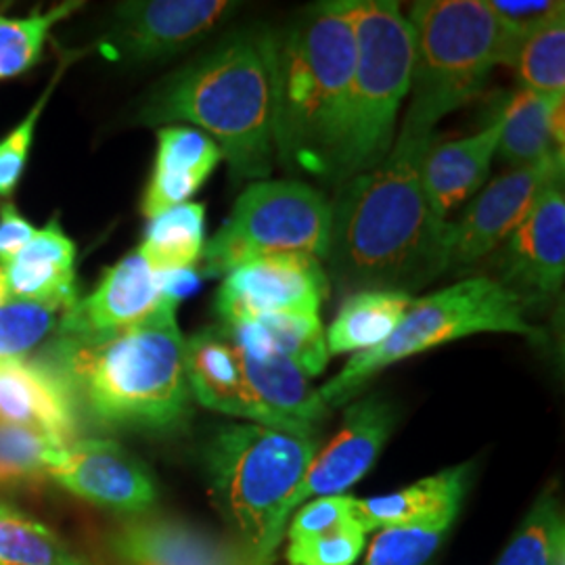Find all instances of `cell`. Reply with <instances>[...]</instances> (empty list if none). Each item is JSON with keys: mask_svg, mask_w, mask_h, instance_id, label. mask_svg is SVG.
Listing matches in <instances>:
<instances>
[{"mask_svg": "<svg viewBox=\"0 0 565 565\" xmlns=\"http://www.w3.org/2000/svg\"><path fill=\"white\" fill-rule=\"evenodd\" d=\"M431 141L396 135L384 162L338 186L324 263L343 294H413L448 273L450 221L434 214L422 184Z\"/></svg>", "mask_w": 565, "mask_h": 565, "instance_id": "cell-1", "label": "cell"}, {"mask_svg": "<svg viewBox=\"0 0 565 565\" xmlns=\"http://www.w3.org/2000/svg\"><path fill=\"white\" fill-rule=\"evenodd\" d=\"M177 306L168 300L142 323L120 331L57 335L41 361L60 373L81 413L95 424L142 434L174 431L193 413Z\"/></svg>", "mask_w": 565, "mask_h": 565, "instance_id": "cell-2", "label": "cell"}, {"mask_svg": "<svg viewBox=\"0 0 565 565\" xmlns=\"http://www.w3.org/2000/svg\"><path fill=\"white\" fill-rule=\"evenodd\" d=\"M275 57L270 25L235 30L163 81L137 120L198 128L221 147L233 181H266L275 166Z\"/></svg>", "mask_w": 565, "mask_h": 565, "instance_id": "cell-3", "label": "cell"}, {"mask_svg": "<svg viewBox=\"0 0 565 565\" xmlns=\"http://www.w3.org/2000/svg\"><path fill=\"white\" fill-rule=\"evenodd\" d=\"M354 63L348 0L312 4L277 32L273 139L287 172L331 184Z\"/></svg>", "mask_w": 565, "mask_h": 565, "instance_id": "cell-4", "label": "cell"}, {"mask_svg": "<svg viewBox=\"0 0 565 565\" xmlns=\"http://www.w3.org/2000/svg\"><path fill=\"white\" fill-rule=\"evenodd\" d=\"M413 32L411 103L398 135L434 139L436 124L478 97L497 65L518 60L522 41L488 0H419L408 11Z\"/></svg>", "mask_w": 565, "mask_h": 565, "instance_id": "cell-5", "label": "cell"}, {"mask_svg": "<svg viewBox=\"0 0 565 565\" xmlns=\"http://www.w3.org/2000/svg\"><path fill=\"white\" fill-rule=\"evenodd\" d=\"M319 450V434H291L258 424L218 425L203 445L212 503L254 565L275 562L282 503Z\"/></svg>", "mask_w": 565, "mask_h": 565, "instance_id": "cell-6", "label": "cell"}, {"mask_svg": "<svg viewBox=\"0 0 565 565\" xmlns=\"http://www.w3.org/2000/svg\"><path fill=\"white\" fill-rule=\"evenodd\" d=\"M356 63L331 184L384 162L396 141V120L408 97L413 32L394 0H348Z\"/></svg>", "mask_w": 565, "mask_h": 565, "instance_id": "cell-7", "label": "cell"}, {"mask_svg": "<svg viewBox=\"0 0 565 565\" xmlns=\"http://www.w3.org/2000/svg\"><path fill=\"white\" fill-rule=\"evenodd\" d=\"M186 375L193 401L247 424L315 436L331 413L319 387L296 364L245 352L223 324L186 340Z\"/></svg>", "mask_w": 565, "mask_h": 565, "instance_id": "cell-8", "label": "cell"}, {"mask_svg": "<svg viewBox=\"0 0 565 565\" xmlns=\"http://www.w3.org/2000/svg\"><path fill=\"white\" fill-rule=\"evenodd\" d=\"M478 333H515L539 338L525 321V306L505 285L490 277H471L413 300L396 331L373 350L354 354L331 377L319 396L329 408L350 404L392 364Z\"/></svg>", "mask_w": 565, "mask_h": 565, "instance_id": "cell-9", "label": "cell"}, {"mask_svg": "<svg viewBox=\"0 0 565 565\" xmlns=\"http://www.w3.org/2000/svg\"><path fill=\"white\" fill-rule=\"evenodd\" d=\"M331 237V202L298 179L252 182L223 226L203 247V273L224 277L242 264L273 254H310L324 260Z\"/></svg>", "mask_w": 565, "mask_h": 565, "instance_id": "cell-10", "label": "cell"}, {"mask_svg": "<svg viewBox=\"0 0 565 565\" xmlns=\"http://www.w3.org/2000/svg\"><path fill=\"white\" fill-rule=\"evenodd\" d=\"M396 424L398 411L382 394L352 401L343 413L340 431L323 450H317L300 484L282 503L275 527V543H281L289 518L303 503L324 497H342L352 486L359 484L377 463Z\"/></svg>", "mask_w": 565, "mask_h": 565, "instance_id": "cell-11", "label": "cell"}, {"mask_svg": "<svg viewBox=\"0 0 565 565\" xmlns=\"http://www.w3.org/2000/svg\"><path fill=\"white\" fill-rule=\"evenodd\" d=\"M46 478L84 503L121 515H147L160 488L137 455L107 438H78L55 450Z\"/></svg>", "mask_w": 565, "mask_h": 565, "instance_id": "cell-12", "label": "cell"}, {"mask_svg": "<svg viewBox=\"0 0 565 565\" xmlns=\"http://www.w3.org/2000/svg\"><path fill=\"white\" fill-rule=\"evenodd\" d=\"M329 294L323 263L310 254H273L224 275L214 310L224 327L277 312H319Z\"/></svg>", "mask_w": 565, "mask_h": 565, "instance_id": "cell-13", "label": "cell"}, {"mask_svg": "<svg viewBox=\"0 0 565 565\" xmlns=\"http://www.w3.org/2000/svg\"><path fill=\"white\" fill-rule=\"evenodd\" d=\"M505 242L497 281L513 291L525 310L555 300L565 279L564 174L546 182L524 221Z\"/></svg>", "mask_w": 565, "mask_h": 565, "instance_id": "cell-14", "label": "cell"}, {"mask_svg": "<svg viewBox=\"0 0 565 565\" xmlns=\"http://www.w3.org/2000/svg\"><path fill=\"white\" fill-rule=\"evenodd\" d=\"M564 158L515 168L480 189L463 216L450 223L448 270H465L494 252L520 226L543 186L564 174Z\"/></svg>", "mask_w": 565, "mask_h": 565, "instance_id": "cell-15", "label": "cell"}, {"mask_svg": "<svg viewBox=\"0 0 565 565\" xmlns=\"http://www.w3.org/2000/svg\"><path fill=\"white\" fill-rule=\"evenodd\" d=\"M237 9L228 0L121 2L105 44L128 60H166L207 39Z\"/></svg>", "mask_w": 565, "mask_h": 565, "instance_id": "cell-16", "label": "cell"}, {"mask_svg": "<svg viewBox=\"0 0 565 565\" xmlns=\"http://www.w3.org/2000/svg\"><path fill=\"white\" fill-rule=\"evenodd\" d=\"M109 551L130 565H254L231 534L182 520L147 513L121 522L107 536Z\"/></svg>", "mask_w": 565, "mask_h": 565, "instance_id": "cell-17", "label": "cell"}, {"mask_svg": "<svg viewBox=\"0 0 565 565\" xmlns=\"http://www.w3.org/2000/svg\"><path fill=\"white\" fill-rule=\"evenodd\" d=\"M172 300L166 296L163 273H156L139 252L124 256L103 273L102 281L61 315L57 335H102L139 324Z\"/></svg>", "mask_w": 565, "mask_h": 565, "instance_id": "cell-18", "label": "cell"}, {"mask_svg": "<svg viewBox=\"0 0 565 565\" xmlns=\"http://www.w3.org/2000/svg\"><path fill=\"white\" fill-rule=\"evenodd\" d=\"M0 424L28 427L67 446L78 440L81 408L53 366L28 359L0 364Z\"/></svg>", "mask_w": 565, "mask_h": 565, "instance_id": "cell-19", "label": "cell"}, {"mask_svg": "<svg viewBox=\"0 0 565 565\" xmlns=\"http://www.w3.org/2000/svg\"><path fill=\"white\" fill-rule=\"evenodd\" d=\"M503 120L497 116L486 128L457 141L438 142L425 149L422 184L434 214L443 221L471 200L488 181L492 158L497 156Z\"/></svg>", "mask_w": 565, "mask_h": 565, "instance_id": "cell-20", "label": "cell"}, {"mask_svg": "<svg viewBox=\"0 0 565 565\" xmlns=\"http://www.w3.org/2000/svg\"><path fill=\"white\" fill-rule=\"evenodd\" d=\"M221 147L191 126H163L158 130V153L142 195L147 218L189 202L223 162Z\"/></svg>", "mask_w": 565, "mask_h": 565, "instance_id": "cell-21", "label": "cell"}, {"mask_svg": "<svg viewBox=\"0 0 565 565\" xmlns=\"http://www.w3.org/2000/svg\"><path fill=\"white\" fill-rule=\"evenodd\" d=\"M4 266L9 300L36 302L65 312L78 302L76 245L53 218Z\"/></svg>", "mask_w": 565, "mask_h": 565, "instance_id": "cell-22", "label": "cell"}, {"mask_svg": "<svg viewBox=\"0 0 565 565\" xmlns=\"http://www.w3.org/2000/svg\"><path fill=\"white\" fill-rule=\"evenodd\" d=\"M471 463L457 465L403 490L371 499H354L352 515L364 532H373L394 525L422 524L448 513H459L471 484Z\"/></svg>", "mask_w": 565, "mask_h": 565, "instance_id": "cell-23", "label": "cell"}, {"mask_svg": "<svg viewBox=\"0 0 565 565\" xmlns=\"http://www.w3.org/2000/svg\"><path fill=\"white\" fill-rule=\"evenodd\" d=\"M224 329L245 352L285 359L310 380L323 373L331 356L319 312H277Z\"/></svg>", "mask_w": 565, "mask_h": 565, "instance_id": "cell-24", "label": "cell"}, {"mask_svg": "<svg viewBox=\"0 0 565 565\" xmlns=\"http://www.w3.org/2000/svg\"><path fill=\"white\" fill-rule=\"evenodd\" d=\"M411 302V294L392 289H363L345 296L324 331L329 354H361L377 348L396 331Z\"/></svg>", "mask_w": 565, "mask_h": 565, "instance_id": "cell-25", "label": "cell"}, {"mask_svg": "<svg viewBox=\"0 0 565 565\" xmlns=\"http://www.w3.org/2000/svg\"><path fill=\"white\" fill-rule=\"evenodd\" d=\"M564 102L565 97L546 99L525 88L507 99L505 107L499 111L503 132L497 153L511 170L539 166L555 156L564 158V149L557 147L553 135V118Z\"/></svg>", "mask_w": 565, "mask_h": 565, "instance_id": "cell-26", "label": "cell"}, {"mask_svg": "<svg viewBox=\"0 0 565 565\" xmlns=\"http://www.w3.org/2000/svg\"><path fill=\"white\" fill-rule=\"evenodd\" d=\"M205 247V207L186 202L151 218L137 249L156 273L193 270L202 263Z\"/></svg>", "mask_w": 565, "mask_h": 565, "instance_id": "cell-27", "label": "cell"}, {"mask_svg": "<svg viewBox=\"0 0 565 565\" xmlns=\"http://www.w3.org/2000/svg\"><path fill=\"white\" fill-rule=\"evenodd\" d=\"M0 565L88 564L51 525L0 501Z\"/></svg>", "mask_w": 565, "mask_h": 565, "instance_id": "cell-28", "label": "cell"}, {"mask_svg": "<svg viewBox=\"0 0 565 565\" xmlns=\"http://www.w3.org/2000/svg\"><path fill=\"white\" fill-rule=\"evenodd\" d=\"M564 553V515L557 497L545 492L527 511L497 565H555Z\"/></svg>", "mask_w": 565, "mask_h": 565, "instance_id": "cell-29", "label": "cell"}, {"mask_svg": "<svg viewBox=\"0 0 565 565\" xmlns=\"http://www.w3.org/2000/svg\"><path fill=\"white\" fill-rule=\"evenodd\" d=\"M522 88L546 99L565 97V18L530 34L513 63Z\"/></svg>", "mask_w": 565, "mask_h": 565, "instance_id": "cell-30", "label": "cell"}, {"mask_svg": "<svg viewBox=\"0 0 565 565\" xmlns=\"http://www.w3.org/2000/svg\"><path fill=\"white\" fill-rule=\"evenodd\" d=\"M457 515L459 513H448L431 522L377 530L364 565H431Z\"/></svg>", "mask_w": 565, "mask_h": 565, "instance_id": "cell-31", "label": "cell"}, {"mask_svg": "<svg viewBox=\"0 0 565 565\" xmlns=\"http://www.w3.org/2000/svg\"><path fill=\"white\" fill-rule=\"evenodd\" d=\"M81 2H65L51 11H34L25 18L0 15V81L15 78L41 60L49 32Z\"/></svg>", "mask_w": 565, "mask_h": 565, "instance_id": "cell-32", "label": "cell"}, {"mask_svg": "<svg viewBox=\"0 0 565 565\" xmlns=\"http://www.w3.org/2000/svg\"><path fill=\"white\" fill-rule=\"evenodd\" d=\"M57 448V443L34 429L0 424V490L41 484Z\"/></svg>", "mask_w": 565, "mask_h": 565, "instance_id": "cell-33", "label": "cell"}, {"mask_svg": "<svg viewBox=\"0 0 565 565\" xmlns=\"http://www.w3.org/2000/svg\"><path fill=\"white\" fill-rule=\"evenodd\" d=\"M61 310L23 300L0 306V364L28 361L32 350L57 333Z\"/></svg>", "mask_w": 565, "mask_h": 565, "instance_id": "cell-34", "label": "cell"}, {"mask_svg": "<svg viewBox=\"0 0 565 565\" xmlns=\"http://www.w3.org/2000/svg\"><path fill=\"white\" fill-rule=\"evenodd\" d=\"M366 545V532L356 520L321 536L289 541V565H354Z\"/></svg>", "mask_w": 565, "mask_h": 565, "instance_id": "cell-35", "label": "cell"}, {"mask_svg": "<svg viewBox=\"0 0 565 565\" xmlns=\"http://www.w3.org/2000/svg\"><path fill=\"white\" fill-rule=\"evenodd\" d=\"M61 72H63V67L55 74L53 84L42 93L41 99L30 109V114L7 137L0 139V200H9L15 191V186L20 184L23 168H25L28 156H30V147L34 141L36 124L41 120L44 105L53 95V88L60 81Z\"/></svg>", "mask_w": 565, "mask_h": 565, "instance_id": "cell-36", "label": "cell"}, {"mask_svg": "<svg viewBox=\"0 0 565 565\" xmlns=\"http://www.w3.org/2000/svg\"><path fill=\"white\" fill-rule=\"evenodd\" d=\"M352 507L354 497L350 494L312 499L291 515V524L287 525L285 534L289 541H302L333 532L354 520Z\"/></svg>", "mask_w": 565, "mask_h": 565, "instance_id": "cell-37", "label": "cell"}, {"mask_svg": "<svg viewBox=\"0 0 565 565\" xmlns=\"http://www.w3.org/2000/svg\"><path fill=\"white\" fill-rule=\"evenodd\" d=\"M488 7L522 42L551 21L565 18L562 0H488Z\"/></svg>", "mask_w": 565, "mask_h": 565, "instance_id": "cell-38", "label": "cell"}, {"mask_svg": "<svg viewBox=\"0 0 565 565\" xmlns=\"http://www.w3.org/2000/svg\"><path fill=\"white\" fill-rule=\"evenodd\" d=\"M36 228L28 223L13 203L0 207V263H9L25 243L32 239Z\"/></svg>", "mask_w": 565, "mask_h": 565, "instance_id": "cell-39", "label": "cell"}, {"mask_svg": "<svg viewBox=\"0 0 565 565\" xmlns=\"http://www.w3.org/2000/svg\"><path fill=\"white\" fill-rule=\"evenodd\" d=\"M9 302V291H7V279H4V266L0 263V306Z\"/></svg>", "mask_w": 565, "mask_h": 565, "instance_id": "cell-40", "label": "cell"}, {"mask_svg": "<svg viewBox=\"0 0 565 565\" xmlns=\"http://www.w3.org/2000/svg\"><path fill=\"white\" fill-rule=\"evenodd\" d=\"M116 565H130V564H121V562H118Z\"/></svg>", "mask_w": 565, "mask_h": 565, "instance_id": "cell-41", "label": "cell"}]
</instances>
